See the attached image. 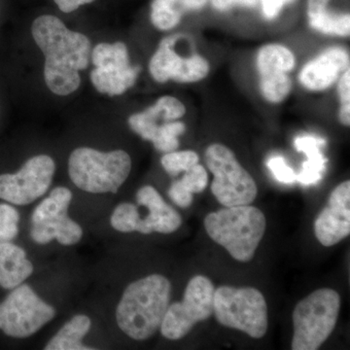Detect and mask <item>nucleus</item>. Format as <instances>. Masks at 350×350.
<instances>
[{
    "mask_svg": "<svg viewBox=\"0 0 350 350\" xmlns=\"http://www.w3.org/2000/svg\"><path fill=\"white\" fill-rule=\"evenodd\" d=\"M32 273L33 266L22 247L10 241L0 243V286L4 289H14L22 284Z\"/></svg>",
    "mask_w": 350,
    "mask_h": 350,
    "instance_id": "nucleus-18",
    "label": "nucleus"
},
{
    "mask_svg": "<svg viewBox=\"0 0 350 350\" xmlns=\"http://www.w3.org/2000/svg\"><path fill=\"white\" fill-rule=\"evenodd\" d=\"M199 162V155L193 150L169 152L165 153L161 159L163 170L172 176H176L181 172H187Z\"/></svg>",
    "mask_w": 350,
    "mask_h": 350,
    "instance_id": "nucleus-26",
    "label": "nucleus"
},
{
    "mask_svg": "<svg viewBox=\"0 0 350 350\" xmlns=\"http://www.w3.org/2000/svg\"><path fill=\"white\" fill-rule=\"evenodd\" d=\"M186 131V125L183 122L172 121L163 123L159 128L153 144L156 150L163 152V153H169L177 150L179 147L178 137L184 135Z\"/></svg>",
    "mask_w": 350,
    "mask_h": 350,
    "instance_id": "nucleus-25",
    "label": "nucleus"
},
{
    "mask_svg": "<svg viewBox=\"0 0 350 350\" xmlns=\"http://www.w3.org/2000/svg\"><path fill=\"white\" fill-rule=\"evenodd\" d=\"M94 0H54L59 10L64 13H71L85 4L92 3Z\"/></svg>",
    "mask_w": 350,
    "mask_h": 350,
    "instance_id": "nucleus-34",
    "label": "nucleus"
},
{
    "mask_svg": "<svg viewBox=\"0 0 350 350\" xmlns=\"http://www.w3.org/2000/svg\"><path fill=\"white\" fill-rule=\"evenodd\" d=\"M170 293L172 284L163 275H151L131 283L117 306L120 329L135 340L151 338L162 325Z\"/></svg>",
    "mask_w": 350,
    "mask_h": 350,
    "instance_id": "nucleus-2",
    "label": "nucleus"
},
{
    "mask_svg": "<svg viewBox=\"0 0 350 350\" xmlns=\"http://www.w3.org/2000/svg\"><path fill=\"white\" fill-rule=\"evenodd\" d=\"M310 29L322 36L347 38L350 36L349 13H336L328 6L306 11Z\"/></svg>",
    "mask_w": 350,
    "mask_h": 350,
    "instance_id": "nucleus-22",
    "label": "nucleus"
},
{
    "mask_svg": "<svg viewBox=\"0 0 350 350\" xmlns=\"http://www.w3.org/2000/svg\"><path fill=\"white\" fill-rule=\"evenodd\" d=\"M178 36H167L159 44L149 61V73L154 81L165 84H195L211 73V63L204 55L193 51L181 55L175 49Z\"/></svg>",
    "mask_w": 350,
    "mask_h": 350,
    "instance_id": "nucleus-12",
    "label": "nucleus"
},
{
    "mask_svg": "<svg viewBox=\"0 0 350 350\" xmlns=\"http://www.w3.org/2000/svg\"><path fill=\"white\" fill-rule=\"evenodd\" d=\"M91 319L84 314L75 315L62 327L52 340L46 345V350H90L93 347L82 344L83 338L91 329Z\"/></svg>",
    "mask_w": 350,
    "mask_h": 350,
    "instance_id": "nucleus-21",
    "label": "nucleus"
},
{
    "mask_svg": "<svg viewBox=\"0 0 350 350\" xmlns=\"http://www.w3.org/2000/svg\"><path fill=\"white\" fill-rule=\"evenodd\" d=\"M32 38L45 57L44 79L52 93L68 96L81 84L79 72L87 68L91 41L69 29L59 18L43 15L31 25Z\"/></svg>",
    "mask_w": 350,
    "mask_h": 350,
    "instance_id": "nucleus-1",
    "label": "nucleus"
},
{
    "mask_svg": "<svg viewBox=\"0 0 350 350\" xmlns=\"http://www.w3.org/2000/svg\"><path fill=\"white\" fill-rule=\"evenodd\" d=\"M317 241L326 247L335 245L350 234V181L332 191L328 202L314 221Z\"/></svg>",
    "mask_w": 350,
    "mask_h": 350,
    "instance_id": "nucleus-15",
    "label": "nucleus"
},
{
    "mask_svg": "<svg viewBox=\"0 0 350 350\" xmlns=\"http://www.w3.org/2000/svg\"><path fill=\"white\" fill-rule=\"evenodd\" d=\"M55 172L56 163L51 157H32L16 174L0 175V199L16 206L31 204L47 192Z\"/></svg>",
    "mask_w": 350,
    "mask_h": 350,
    "instance_id": "nucleus-13",
    "label": "nucleus"
},
{
    "mask_svg": "<svg viewBox=\"0 0 350 350\" xmlns=\"http://www.w3.org/2000/svg\"><path fill=\"white\" fill-rule=\"evenodd\" d=\"M184 14L180 0H153L151 4V23L158 31H172L180 24Z\"/></svg>",
    "mask_w": 350,
    "mask_h": 350,
    "instance_id": "nucleus-24",
    "label": "nucleus"
},
{
    "mask_svg": "<svg viewBox=\"0 0 350 350\" xmlns=\"http://www.w3.org/2000/svg\"><path fill=\"white\" fill-rule=\"evenodd\" d=\"M267 165L273 172L276 180L285 184H291L297 181V174H295L294 170L287 165L286 161L282 156L271 157Z\"/></svg>",
    "mask_w": 350,
    "mask_h": 350,
    "instance_id": "nucleus-29",
    "label": "nucleus"
},
{
    "mask_svg": "<svg viewBox=\"0 0 350 350\" xmlns=\"http://www.w3.org/2000/svg\"><path fill=\"white\" fill-rule=\"evenodd\" d=\"M91 55L96 68L91 81L100 94L121 96L137 82L140 68L131 66L125 43H100Z\"/></svg>",
    "mask_w": 350,
    "mask_h": 350,
    "instance_id": "nucleus-11",
    "label": "nucleus"
},
{
    "mask_svg": "<svg viewBox=\"0 0 350 350\" xmlns=\"http://www.w3.org/2000/svg\"><path fill=\"white\" fill-rule=\"evenodd\" d=\"M349 68V50L344 46H329L301 66L297 80L306 92L323 93L335 86Z\"/></svg>",
    "mask_w": 350,
    "mask_h": 350,
    "instance_id": "nucleus-14",
    "label": "nucleus"
},
{
    "mask_svg": "<svg viewBox=\"0 0 350 350\" xmlns=\"http://www.w3.org/2000/svg\"><path fill=\"white\" fill-rule=\"evenodd\" d=\"M338 119L342 126H350V105H340L338 110Z\"/></svg>",
    "mask_w": 350,
    "mask_h": 350,
    "instance_id": "nucleus-36",
    "label": "nucleus"
},
{
    "mask_svg": "<svg viewBox=\"0 0 350 350\" xmlns=\"http://www.w3.org/2000/svg\"><path fill=\"white\" fill-rule=\"evenodd\" d=\"M131 170V157L124 150L100 152L80 147L68 160L71 180L78 188L93 194L118 192Z\"/></svg>",
    "mask_w": 350,
    "mask_h": 350,
    "instance_id": "nucleus-4",
    "label": "nucleus"
},
{
    "mask_svg": "<svg viewBox=\"0 0 350 350\" xmlns=\"http://www.w3.org/2000/svg\"><path fill=\"white\" fill-rule=\"evenodd\" d=\"M204 162L214 177L211 192L222 206H246L254 202L256 182L229 147L222 144L209 145L204 152Z\"/></svg>",
    "mask_w": 350,
    "mask_h": 350,
    "instance_id": "nucleus-7",
    "label": "nucleus"
},
{
    "mask_svg": "<svg viewBox=\"0 0 350 350\" xmlns=\"http://www.w3.org/2000/svg\"><path fill=\"white\" fill-rule=\"evenodd\" d=\"M324 144V140L310 137H297L294 145L297 150L303 152L308 160L303 163L300 174H297V181L303 185H312L322 179V172L325 170L327 159L320 152V146Z\"/></svg>",
    "mask_w": 350,
    "mask_h": 350,
    "instance_id": "nucleus-20",
    "label": "nucleus"
},
{
    "mask_svg": "<svg viewBox=\"0 0 350 350\" xmlns=\"http://www.w3.org/2000/svg\"><path fill=\"white\" fill-rule=\"evenodd\" d=\"M180 182L189 192L192 193L193 195L199 194L206 189L208 184V174L204 165L197 163L185 172Z\"/></svg>",
    "mask_w": 350,
    "mask_h": 350,
    "instance_id": "nucleus-28",
    "label": "nucleus"
},
{
    "mask_svg": "<svg viewBox=\"0 0 350 350\" xmlns=\"http://www.w3.org/2000/svg\"><path fill=\"white\" fill-rule=\"evenodd\" d=\"M169 196L176 206L187 208L193 202V194L182 185L180 180L174 181L169 189Z\"/></svg>",
    "mask_w": 350,
    "mask_h": 350,
    "instance_id": "nucleus-31",
    "label": "nucleus"
},
{
    "mask_svg": "<svg viewBox=\"0 0 350 350\" xmlns=\"http://www.w3.org/2000/svg\"><path fill=\"white\" fill-rule=\"evenodd\" d=\"M20 214L10 204H0V243L13 241L19 234Z\"/></svg>",
    "mask_w": 350,
    "mask_h": 350,
    "instance_id": "nucleus-27",
    "label": "nucleus"
},
{
    "mask_svg": "<svg viewBox=\"0 0 350 350\" xmlns=\"http://www.w3.org/2000/svg\"><path fill=\"white\" fill-rule=\"evenodd\" d=\"M336 87L340 105H350V68L340 76Z\"/></svg>",
    "mask_w": 350,
    "mask_h": 350,
    "instance_id": "nucleus-33",
    "label": "nucleus"
},
{
    "mask_svg": "<svg viewBox=\"0 0 350 350\" xmlns=\"http://www.w3.org/2000/svg\"><path fill=\"white\" fill-rule=\"evenodd\" d=\"M296 1L297 0H259L262 18L268 22H273L280 17L285 6Z\"/></svg>",
    "mask_w": 350,
    "mask_h": 350,
    "instance_id": "nucleus-30",
    "label": "nucleus"
},
{
    "mask_svg": "<svg viewBox=\"0 0 350 350\" xmlns=\"http://www.w3.org/2000/svg\"><path fill=\"white\" fill-rule=\"evenodd\" d=\"M204 228L213 241L234 260L247 262L254 257L266 232L267 220L257 207L246 204L224 207L207 214Z\"/></svg>",
    "mask_w": 350,
    "mask_h": 350,
    "instance_id": "nucleus-3",
    "label": "nucleus"
},
{
    "mask_svg": "<svg viewBox=\"0 0 350 350\" xmlns=\"http://www.w3.org/2000/svg\"><path fill=\"white\" fill-rule=\"evenodd\" d=\"M294 82L288 73L258 75V89L262 100L269 105L284 103L293 91Z\"/></svg>",
    "mask_w": 350,
    "mask_h": 350,
    "instance_id": "nucleus-23",
    "label": "nucleus"
},
{
    "mask_svg": "<svg viewBox=\"0 0 350 350\" xmlns=\"http://www.w3.org/2000/svg\"><path fill=\"white\" fill-rule=\"evenodd\" d=\"M340 297L330 288L313 291L295 306L291 349L317 350L337 325Z\"/></svg>",
    "mask_w": 350,
    "mask_h": 350,
    "instance_id": "nucleus-5",
    "label": "nucleus"
},
{
    "mask_svg": "<svg viewBox=\"0 0 350 350\" xmlns=\"http://www.w3.org/2000/svg\"><path fill=\"white\" fill-rule=\"evenodd\" d=\"M213 313L220 325L261 338L268 330V306L253 287L221 286L214 291Z\"/></svg>",
    "mask_w": 350,
    "mask_h": 350,
    "instance_id": "nucleus-6",
    "label": "nucleus"
},
{
    "mask_svg": "<svg viewBox=\"0 0 350 350\" xmlns=\"http://www.w3.org/2000/svg\"><path fill=\"white\" fill-rule=\"evenodd\" d=\"M71 200L72 193L69 189L57 187L36 206L31 224L34 243L44 245L57 239L63 245H73L81 241L82 228L68 214Z\"/></svg>",
    "mask_w": 350,
    "mask_h": 350,
    "instance_id": "nucleus-8",
    "label": "nucleus"
},
{
    "mask_svg": "<svg viewBox=\"0 0 350 350\" xmlns=\"http://www.w3.org/2000/svg\"><path fill=\"white\" fill-rule=\"evenodd\" d=\"M137 204L146 207L148 213L137 223L135 232L149 234L152 232L172 234L179 229L182 218L175 209L163 200L158 191L150 185L144 186L137 191Z\"/></svg>",
    "mask_w": 350,
    "mask_h": 350,
    "instance_id": "nucleus-16",
    "label": "nucleus"
},
{
    "mask_svg": "<svg viewBox=\"0 0 350 350\" xmlns=\"http://www.w3.org/2000/svg\"><path fill=\"white\" fill-rule=\"evenodd\" d=\"M255 68L257 75L288 73L296 69L297 57L293 50L282 43H267L257 50L255 55Z\"/></svg>",
    "mask_w": 350,
    "mask_h": 350,
    "instance_id": "nucleus-19",
    "label": "nucleus"
},
{
    "mask_svg": "<svg viewBox=\"0 0 350 350\" xmlns=\"http://www.w3.org/2000/svg\"><path fill=\"white\" fill-rule=\"evenodd\" d=\"M208 0H180L182 8L187 12H198L206 7Z\"/></svg>",
    "mask_w": 350,
    "mask_h": 350,
    "instance_id": "nucleus-35",
    "label": "nucleus"
},
{
    "mask_svg": "<svg viewBox=\"0 0 350 350\" xmlns=\"http://www.w3.org/2000/svg\"><path fill=\"white\" fill-rule=\"evenodd\" d=\"M214 10L220 13L229 12L234 8L253 9L259 4V0H209Z\"/></svg>",
    "mask_w": 350,
    "mask_h": 350,
    "instance_id": "nucleus-32",
    "label": "nucleus"
},
{
    "mask_svg": "<svg viewBox=\"0 0 350 350\" xmlns=\"http://www.w3.org/2000/svg\"><path fill=\"white\" fill-rule=\"evenodd\" d=\"M214 285L208 278L196 275L191 278L184 293L183 301L169 306L161 325L165 338H183L196 324L208 319L213 314Z\"/></svg>",
    "mask_w": 350,
    "mask_h": 350,
    "instance_id": "nucleus-9",
    "label": "nucleus"
},
{
    "mask_svg": "<svg viewBox=\"0 0 350 350\" xmlns=\"http://www.w3.org/2000/svg\"><path fill=\"white\" fill-rule=\"evenodd\" d=\"M186 111L185 105L180 100L174 96H163L144 111L131 115L128 123L131 131L142 139L152 142L163 123L183 118Z\"/></svg>",
    "mask_w": 350,
    "mask_h": 350,
    "instance_id": "nucleus-17",
    "label": "nucleus"
},
{
    "mask_svg": "<svg viewBox=\"0 0 350 350\" xmlns=\"http://www.w3.org/2000/svg\"><path fill=\"white\" fill-rule=\"evenodd\" d=\"M55 315V308L41 300L31 286L20 284L0 303V330L9 337L29 338Z\"/></svg>",
    "mask_w": 350,
    "mask_h": 350,
    "instance_id": "nucleus-10",
    "label": "nucleus"
}]
</instances>
